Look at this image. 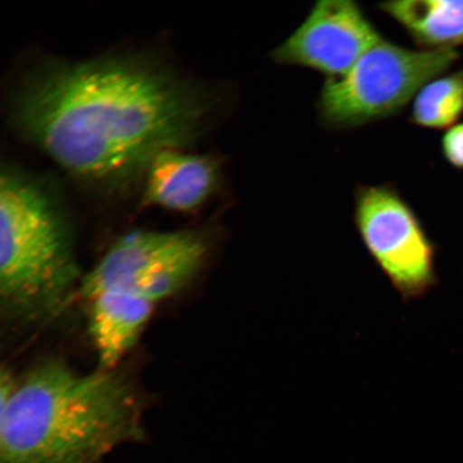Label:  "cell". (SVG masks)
<instances>
[{
	"label": "cell",
	"instance_id": "cell-8",
	"mask_svg": "<svg viewBox=\"0 0 463 463\" xmlns=\"http://www.w3.org/2000/svg\"><path fill=\"white\" fill-rule=\"evenodd\" d=\"M145 177L143 206L190 213L198 211L215 194L220 165L212 156L167 149L150 162Z\"/></svg>",
	"mask_w": 463,
	"mask_h": 463
},
{
	"label": "cell",
	"instance_id": "cell-2",
	"mask_svg": "<svg viewBox=\"0 0 463 463\" xmlns=\"http://www.w3.org/2000/svg\"><path fill=\"white\" fill-rule=\"evenodd\" d=\"M144 438L142 409L114 370L78 373L46 362L15 384L0 430V463H103Z\"/></svg>",
	"mask_w": 463,
	"mask_h": 463
},
{
	"label": "cell",
	"instance_id": "cell-1",
	"mask_svg": "<svg viewBox=\"0 0 463 463\" xmlns=\"http://www.w3.org/2000/svg\"><path fill=\"white\" fill-rule=\"evenodd\" d=\"M14 112L23 135L63 169L112 184L194 141L207 102L153 61L111 56L42 69L23 86Z\"/></svg>",
	"mask_w": 463,
	"mask_h": 463
},
{
	"label": "cell",
	"instance_id": "cell-4",
	"mask_svg": "<svg viewBox=\"0 0 463 463\" xmlns=\"http://www.w3.org/2000/svg\"><path fill=\"white\" fill-rule=\"evenodd\" d=\"M459 58L458 50H412L382 39L349 72L328 78L318 112L327 126L339 129L392 118Z\"/></svg>",
	"mask_w": 463,
	"mask_h": 463
},
{
	"label": "cell",
	"instance_id": "cell-6",
	"mask_svg": "<svg viewBox=\"0 0 463 463\" xmlns=\"http://www.w3.org/2000/svg\"><path fill=\"white\" fill-rule=\"evenodd\" d=\"M355 222L370 256L404 300L422 298L436 288L437 248L396 189L367 186L358 191Z\"/></svg>",
	"mask_w": 463,
	"mask_h": 463
},
{
	"label": "cell",
	"instance_id": "cell-13",
	"mask_svg": "<svg viewBox=\"0 0 463 463\" xmlns=\"http://www.w3.org/2000/svg\"><path fill=\"white\" fill-rule=\"evenodd\" d=\"M14 386L15 382L10 373L7 370L0 369V430H2L5 407H7Z\"/></svg>",
	"mask_w": 463,
	"mask_h": 463
},
{
	"label": "cell",
	"instance_id": "cell-12",
	"mask_svg": "<svg viewBox=\"0 0 463 463\" xmlns=\"http://www.w3.org/2000/svg\"><path fill=\"white\" fill-rule=\"evenodd\" d=\"M439 145L445 161L454 169L463 171V121L445 130Z\"/></svg>",
	"mask_w": 463,
	"mask_h": 463
},
{
	"label": "cell",
	"instance_id": "cell-9",
	"mask_svg": "<svg viewBox=\"0 0 463 463\" xmlns=\"http://www.w3.org/2000/svg\"><path fill=\"white\" fill-rule=\"evenodd\" d=\"M90 302V333L101 370H114L153 314L154 304L121 291H106Z\"/></svg>",
	"mask_w": 463,
	"mask_h": 463
},
{
	"label": "cell",
	"instance_id": "cell-7",
	"mask_svg": "<svg viewBox=\"0 0 463 463\" xmlns=\"http://www.w3.org/2000/svg\"><path fill=\"white\" fill-rule=\"evenodd\" d=\"M382 39L355 3L322 0L303 24L278 46L273 57L286 65L308 67L338 78L349 72Z\"/></svg>",
	"mask_w": 463,
	"mask_h": 463
},
{
	"label": "cell",
	"instance_id": "cell-3",
	"mask_svg": "<svg viewBox=\"0 0 463 463\" xmlns=\"http://www.w3.org/2000/svg\"><path fill=\"white\" fill-rule=\"evenodd\" d=\"M80 282L54 196L25 174L0 166V306L19 317H50Z\"/></svg>",
	"mask_w": 463,
	"mask_h": 463
},
{
	"label": "cell",
	"instance_id": "cell-11",
	"mask_svg": "<svg viewBox=\"0 0 463 463\" xmlns=\"http://www.w3.org/2000/svg\"><path fill=\"white\" fill-rule=\"evenodd\" d=\"M463 116V68L432 79L412 101L410 120L419 128L448 130Z\"/></svg>",
	"mask_w": 463,
	"mask_h": 463
},
{
	"label": "cell",
	"instance_id": "cell-10",
	"mask_svg": "<svg viewBox=\"0 0 463 463\" xmlns=\"http://www.w3.org/2000/svg\"><path fill=\"white\" fill-rule=\"evenodd\" d=\"M379 9L401 25L421 50L463 45V0H398Z\"/></svg>",
	"mask_w": 463,
	"mask_h": 463
},
{
	"label": "cell",
	"instance_id": "cell-5",
	"mask_svg": "<svg viewBox=\"0 0 463 463\" xmlns=\"http://www.w3.org/2000/svg\"><path fill=\"white\" fill-rule=\"evenodd\" d=\"M210 244L198 231L132 232L80 279L78 292L90 300L121 291L155 304L186 288L204 268Z\"/></svg>",
	"mask_w": 463,
	"mask_h": 463
}]
</instances>
